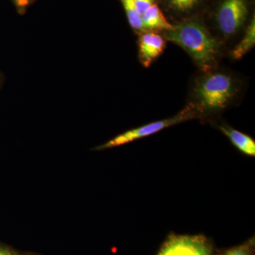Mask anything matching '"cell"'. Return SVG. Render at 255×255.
Wrapping results in <instances>:
<instances>
[{
	"label": "cell",
	"mask_w": 255,
	"mask_h": 255,
	"mask_svg": "<svg viewBox=\"0 0 255 255\" xmlns=\"http://www.w3.org/2000/svg\"><path fill=\"white\" fill-rule=\"evenodd\" d=\"M251 255V245L246 243V244L242 245L229 251H226L223 255Z\"/></svg>",
	"instance_id": "7c38bea8"
},
{
	"label": "cell",
	"mask_w": 255,
	"mask_h": 255,
	"mask_svg": "<svg viewBox=\"0 0 255 255\" xmlns=\"http://www.w3.org/2000/svg\"><path fill=\"white\" fill-rule=\"evenodd\" d=\"M192 119H199V114L192 106L186 105L185 107L174 117L128 130L124 133L120 134L118 136L114 137L103 145L99 146L97 149L102 150V149L112 148L117 146L125 145L138 139H141L142 137L150 136L167 128L192 120Z\"/></svg>",
	"instance_id": "277c9868"
},
{
	"label": "cell",
	"mask_w": 255,
	"mask_h": 255,
	"mask_svg": "<svg viewBox=\"0 0 255 255\" xmlns=\"http://www.w3.org/2000/svg\"><path fill=\"white\" fill-rule=\"evenodd\" d=\"M127 14L129 24L137 34L147 31L144 28L141 16L137 13L135 0H121Z\"/></svg>",
	"instance_id": "8fae6325"
},
{
	"label": "cell",
	"mask_w": 255,
	"mask_h": 255,
	"mask_svg": "<svg viewBox=\"0 0 255 255\" xmlns=\"http://www.w3.org/2000/svg\"><path fill=\"white\" fill-rule=\"evenodd\" d=\"M211 247L202 236H172L157 255H211Z\"/></svg>",
	"instance_id": "5b68a950"
},
{
	"label": "cell",
	"mask_w": 255,
	"mask_h": 255,
	"mask_svg": "<svg viewBox=\"0 0 255 255\" xmlns=\"http://www.w3.org/2000/svg\"><path fill=\"white\" fill-rule=\"evenodd\" d=\"M248 86L244 75L222 64L206 71L197 70L189 81L186 105L195 109L199 119L212 120L241 103Z\"/></svg>",
	"instance_id": "6da1fadb"
},
{
	"label": "cell",
	"mask_w": 255,
	"mask_h": 255,
	"mask_svg": "<svg viewBox=\"0 0 255 255\" xmlns=\"http://www.w3.org/2000/svg\"><path fill=\"white\" fill-rule=\"evenodd\" d=\"M166 45L167 41L159 32L145 31L139 33L138 60L142 66L145 68H150L163 53Z\"/></svg>",
	"instance_id": "8992f818"
},
{
	"label": "cell",
	"mask_w": 255,
	"mask_h": 255,
	"mask_svg": "<svg viewBox=\"0 0 255 255\" xmlns=\"http://www.w3.org/2000/svg\"><path fill=\"white\" fill-rule=\"evenodd\" d=\"M0 255H13L7 250L4 249V248H0Z\"/></svg>",
	"instance_id": "9a60e30c"
},
{
	"label": "cell",
	"mask_w": 255,
	"mask_h": 255,
	"mask_svg": "<svg viewBox=\"0 0 255 255\" xmlns=\"http://www.w3.org/2000/svg\"><path fill=\"white\" fill-rule=\"evenodd\" d=\"M169 31L160 32L167 41L187 52L198 70L206 71L222 64L228 53L204 24L201 17L191 18L174 24Z\"/></svg>",
	"instance_id": "7a4b0ae2"
},
{
	"label": "cell",
	"mask_w": 255,
	"mask_h": 255,
	"mask_svg": "<svg viewBox=\"0 0 255 255\" xmlns=\"http://www.w3.org/2000/svg\"><path fill=\"white\" fill-rule=\"evenodd\" d=\"M144 28L147 31L160 32L169 31L174 25L168 21L158 4L150 6L141 16Z\"/></svg>",
	"instance_id": "52a82bcc"
},
{
	"label": "cell",
	"mask_w": 255,
	"mask_h": 255,
	"mask_svg": "<svg viewBox=\"0 0 255 255\" xmlns=\"http://www.w3.org/2000/svg\"><path fill=\"white\" fill-rule=\"evenodd\" d=\"M219 128L238 150L247 155L254 157L255 142L251 136L224 123L220 124Z\"/></svg>",
	"instance_id": "9c48e42d"
},
{
	"label": "cell",
	"mask_w": 255,
	"mask_h": 255,
	"mask_svg": "<svg viewBox=\"0 0 255 255\" xmlns=\"http://www.w3.org/2000/svg\"><path fill=\"white\" fill-rule=\"evenodd\" d=\"M14 1L15 4H16L18 8L23 9V8L26 7V6H28L31 3L32 0H14Z\"/></svg>",
	"instance_id": "5bb4252c"
},
{
	"label": "cell",
	"mask_w": 255,
	"mask_h": 255,
	"mask_svg": "<svg viewBox=\"0 0 255 255\" xmlns=\"http://www.w3.org/2000/svg\"><path fill=\"white\" fill-rule=\"evenodd\" d=\"M255 46V16L247 26L239 41L230 50L228 58L233 61L241 60L254 48Z\"/></svg>",
	"instance_id": "ba28073f"
},
{
	"label": "cell",
	"mask_w": 255,
	"mask_h": 255,
	"mask_svg": "<svg viewBox=\"0 0 255 255\" xmlns=\"http://www.w3.org/2000/svg\"><path fill=\"white\" fill-rule=\"evenodd\" d=\"M157 4V0H135V7L140 16L152 5Z\"/></svg>",
	"instance_id": "4fadbf2b"
},
{
	"label": "cell",
	"mask_w": 255,
	"mask_h": 255,
	"mask_svg": "<svg viewBox=\"0 0 255 255\" xmlns=\"http://www.w3.org/2000/svg\"><path fill=\"white\" fill-rule=\"evenodd\" d=\"M202 2L203 0H164L167 10L179 18L177 23L194 18L193 13L196 11Z\"/></svg>",
	"instance_id": "30bf717a"
},
{
	"label": "cell",
	"mask_w": 255,
	"mask_h": 255,
	"mask_svg": "<svg viewBox=\"0 0 255 255\" xmlns=\"http://www.w3.org/2000/svg\"><path fill=\"white\" fill-rule=\"evenodd\" d=\"M250 15L248 0H219L211 14V21L204 24L228 54L255 16L250 18Z\"/></svg>",
	"instance_id": "3957f363"
}]
</instances>
